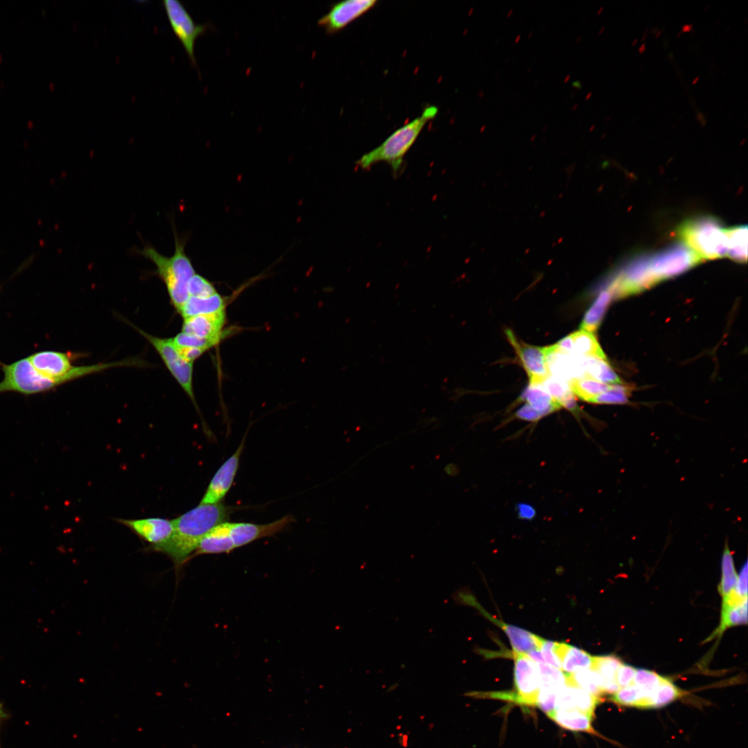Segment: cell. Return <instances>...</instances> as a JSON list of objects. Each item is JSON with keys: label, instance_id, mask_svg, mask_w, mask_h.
Returning a JSON list of instances; mask_svg holds the SVG:
<instances>
[{"label": "cell", "instance_id": "ab89813d", "mask_svg": "<svg viewBox=\"0 0 748 748\" xmlns=\"http://www.w3.org/2000/svg\"><path fill=\"white\" fill-rule=\"evenodd\" d=\"M664 678L665 677L659 675L654 671L644 668H636L632 684L637 686L649 695V693L653 691L664 679Z\"/></svg>", "mask_w": 748, "mask_h": 748}, {"label": "cell", "instance_id": "3957f363", "mask_svg": "<svg viewBox=\"0 0 748 748\" xmlns=\"http://www.w3.org/2000/svg\"><path fill=\"white\" fill-rule=\"evenodd\" d=\"M438 113L436 106L426 107L422 114L392 133L379 146L364 154L357 165L364 170L379 162L389 163L393 172L402 167L404 155L418 138L427 123Z\"/></svg>", "mask_w": 748, "mask_h": 748}, {"label": "cell", "instance_id": "5b68a950", "mask_svg": "<svg viewBox=\"0 0 748 748\" xmlns=\"http://www.w3.org/2000/svg\"><path fill=\"white\" fill-rule=\"evenodd\" d=\"M3 380L0 382V393L17 391L33 394L46 391L69 382L68 378L53 379L39 373L28 359L24 358L9 365H3Z\"/></svg>", "mask_w": 748, "mask_h": 748}, {"label": "cell", "instance_id": "ac0fdd59", "mask_svg": "<svg viewBox=\"0 0 748 748\" xmlns=\"http://www.w3.org/2000/svg\"><path fill=\"white\" fill-rule=\"evenodd\" d=\"M226 322L225 310L184 319L182 332L220 341Z\"/></svg>", "mask_w": 748, "mask_h": 748}, {"label": "cell", "instance_id": "816d5d0a", "mask_svg": "<svg viewBox=\"0 0 748 748\" xmlns=\"http://www.w3.org/2000/svg\"><path fill=\"white\" fill-rule=\"evenodd\" d=\"M6 716H7V714H6L2 704H0V726H1V722L6 719ZM0 748H1V747H0Z\"/></svg>", "mask_w": 748, "mask_h": 748}, {"label": "cell", "instance_id": "2e32d148", "mask_svg": "<svg viewBox=\"0 0 748 748\" xmlns=\"http://www.w3.org/2000/svg\"><path fill=\"white\" fill-rule=\"evenodd\" d=\"M506 335L528 374L530 384H540L549 375L544 348L521 343L509 329L506 330Z\"/></svg>", "mask_w": 748, "mask_h": 748}, {"label": "cell", "instance_id": "680465c9", "mask_svg": "<svg viewBox=\"0 0 748 748\" xmlns=\"http://www.w3.org/2000/svg\"><path fill=\"white\" fill-rule=\"evenodd\" d=\"M668 57H669L670 59H672L673 57V53L672 52L669 53H668Z\"/></svg>", "mask_w": 748, "mask_h": 748}, {"label": "cell", "instance_id": "60d3db41", "mask_svg": "<svg viewBox=\"0 0 748 748\" xmlns=\"http://www.w3.org/2000/svg\"><path fill=\"white\" fill-rule=\"evenodd\" d=\"M175 346L200 348L206 350L217 344L220 341L202 338L192 334L181 332L171 338Z\"/></svg>", "mask_w": 748, "mask_h": 748}, {"label": "cell", "instance_id": "7a4b0ae2", "mask_svg": "<svg viewBox=\"0 0 748 748\" xmlns=\"http://www.w3.org/2000/svg\"><path fill=\"white\" fill-rule=\"evenodd\" d=\"M174 235L175 251L171 256L161 254L150 244L138 252L155 265L154 274L165 284L171 303L179 311L189 298L188 285L195 271L185 251L186 240L180 238L175 229Z\"/></svg>", "mask_w": 748, "mask_h": 748}, {"label": "cell", "instance_id": "603a6c76", "mask_svg": "<svg viewBox=\"0 0 748 748\" xmlns=\"http://www.w3.org/2000/svg\"><path fill=\"white\" fill-rule=\"evenodd\" d=\"M225 305L226 299L217 292L205 298L190 296L178 312L185 319L223 310Z\"/></svg>", "mask_w": 748, "mask_h": 748}, {"label": "cell", "instance_id": "ba28073f", "mask_svg": "<svg viewBox=\"0 0 748 748\" xmlns=\"http://www.w3.org/2000/svg\"><path fill=\"white\" fill-rule=\"evenodd\" d=\"M453 600L459 605L477 609L483 616L500 627L508 636L513 652L527 654L540 650L542 638L515 625L507 624L491 616L477 601L474 595L466 589H459L452 595Z\"/></svg>", "mask_w": 748, "mask_h": 748}, {"label": "cell", "instance_id": "f907efd6", "mask_svg": "<svg viewBox=\"0 0 748 748\" xmlns=\"http://www.w3.org/2000/svg\"><path fill=\"white\" fill-rule=\"evenodd\" d=\"M697 119L700 122V125L704 127L706 124V119L704 114L701 112H697Z\"/></svg>", "mask_w": 748, "mask_h": 748}, {"label": "cell", "instance_id": "e0dca14e", "mask_svg": "<svg viewBox=\"0 0 748 748\" xmlns=\"http://www.w3.org/2000/svg\"><path fill=\"white\" fill-rule=\"evenodd\" d=\"M33 367L42 375L53 379L68 378L69 381L78 378L71 359L66 353L56 351H42L27 357Z\"/></svg>", "mask_w": 748, "mask_h": 748}, {"label": "cell", "instance_id": "d6986e66", "mask_svg": "<svg viewBox=\"0 0 748 748\" xmlns=\"http://www.w3.org/2000/svg\"><path fill=\"white\" fill-rule=\"evenodd\" d=\"M599 702L600 697L577 686L566 684L558 692L555 710L576 709L593 716Z\"/></svg>", "mask_w": 748, "mask_h": 748}, {"label": "cell", "instance_id": "6da1fadb", "mask_svg": "<svg viewBox=\"0 0 748 748\" xmlns=\"http://www.w3.org/2000/svg\"><path fill=\"white\" fill-rule=\"evenodd\" d=\"M235 508L222 503L199 504L172 519L174 531L170 540L155 551L168 555L176 569L192 556L201 539L215 526L227 522Z\"/></svg>", "mask_w": 748, "mask_h": 748}, {"label": "cell", "instance_id": "7bdbcfd3", "mask_svg": "<svg viewBox=\"0 0 748 748\" xmlns=\"http://www.w3.org/2000/svg\"><path fill=\"white\" fill-rule=\"evenodd\" d=\"M558 692L540 689L535 702V706L542 710L547 715L555 710Z\"/></svg>", "mask_w": 748, "mask_h": 748}, {"label": "cell", "instance_id": "74e56055", "mask_svg": "<svg viewBox=\"0 0 748 748\" xmlns=\"http://www.w3.org/2000/svg\"><path fill=\"white\" fill-rule=\"evenodd\" d=\"M630 389L623 384H614L612 387L598 395L592 403L598 404H625L628 400Z\"/></svg>", "mask_w": 748, "mask_h": 748}, {"label": "cell", "instance_id": "44dd1931", "mask_svg": "<svg viewBox=\"0 0 748 748\" xmlns=\"http://www.w3.org/2000/svg\"><path fill=\"white\" fill-rule=\"evenodd\" d=\"M557 652L561 661V670L567 675L592 668L594 656L582 649L558 642Z\"/></svg>", "mask_w": 748, "mask_h": 748}, {"label": "cell", "instance_id": "9c48e42d", "mask_svg": "<svg viewBox=\"0 0 748 748\" xmlns=\"http://www.w3.org/2000/svg\"><path fill=\"white\" fill-rule=\"evenodd\" d=\"M700 261V258L682 242L650 254L651 268L658 283L686 271Z\"/></svg>", "mask_w": 748, "mask_h": 748}, {"label": "cell", "instance_id": "9a60e30c", "mask_svg": "<svg viewBox=\"0 0 748 748\" xmlns=\"http://www.w3.org/2000/svg\"><path fill=\"white\" fill-rule=\"evenodd\" d=\"M294 521L285 515L274 522L258 524L248 522H229L230 535L235 548L245 546L255 540L272 536L285 529Z\"/></svg>", "mask_w": 748, "mask_h": 748}, {"label": "cell", "instance_id": "d4e9b609", "mask_svg": "<svg viewBox=\"0 0 748 748\" xmlns=\"http://www.w3.org/2000/svg\"><path fill=\"white\" fill-rule=\"evenodd\" d=\"M684 692L669 679H664L647 696L641 709H658L682 697Z\"/></svg>", "mask_w": 748, "mask_h": 748}, {"label": "cell", "instance_id": "7dc6e473", "mask_svg": "<svg viewBox=\"0 0 748 748\" xmlns=\"http://www.w3.org/2000/svg\"><path fill=\"white\" fill-rule=\"evenodd\" d=\"M180 356L188 362H193L199 357L206 350L200 348L185 347L175 346Z\"/></svg>", "mask_w": 748, "mask_h": 748}, {"label": "cell", "instance_id": "b9f144b4", "mask_svg": "<svg viewBox=\"0 0 748 748\" xmlns=\"http://www.w3.org/2000/svg\"><path fill=\"white\" fill-rule=\"evenodd\" d=\"M557 645L558 642L543 639L540 651L545 664L561 670V661L557 652Z\"/></svg>", "mask_w": 748, "mask_h": 748}, {"label": "cell", "instance_id": "681fc988", "mask_svg": "<svg viewBox=\"0 0 748 748\" xmlns=\"http://www.w3.org/2000/svg\"><path fill=\"white\" fill-rule=\"evenodd\" d=\"M517 513L519 518L522 519H531L535 515V510L529 504H519L516 507Z\"/></svg>", "mask_w": 748, "mask_h": 748}, {"label": "cell", "instance_id": "7c38bea8", "mask_svg": "<svg viewBox=\"0 0 748 748\" xmlns=\"http://www.w3.org/2000/svg\"><path fill=\"white\" fill-rule=\"evenodd\" d=\"M376 0H346L334 4L317 21L328 34H334L368 11Z\"/></svg>", "mask_w": 748, "mask_h": 748}, {"label": "cell", "instance_id": "d590c367", "mask_svg": "<svg viewBox=\"0 0 748 748\" xmlns=\"http://www.w3.org/2000/svg\"><path fill=\"white\" fill-rule=\"evenodd\" d=\"M540 689L558 692L567 682V674L545 663L537 664Z\"/></svg>", "mask_w": 748, "mask_h": 748}, {"label": "cell", "instance_id": "bcb514c9", "mask_svg": "<svg viewBox=\"0 0 748 748\" xmlns=\"http://www.w3.org/2000/svg\"><path fill=\"white\" fill-rule=\"evenodd\" d=\"M515 416L523 420L533 422L540 420L544 416L526 403L516 411Z\"/></svg>", "mask_w": 748, "mask_h": 748}, {"label": "cell", "instance_id": "4fadbf2b", "mask_svg": "<svg viewBox=\"0 0 748 748\" xmlns=\"http://www.w3.org/2000/svg\"><path fill=\"white\" fill-rule=\"evenodd\" d=\"M116 521L150 544V549L153 551L166 544L174 531L173 521L163 517L117 519Z\"/></svg>", "mask_w": 748, "mask_h": 748}, {"label": "cell", "instance_id": "7402d4cb", "mask_svg": "<svg viewBox=\"0 0 748 748\" xmlns=\"http://www.w3.org/2000/svg\"><path fill=\"white\" fill-rule=\"evenodd\" d=\"M548 716L565 729L598 735L592 726L593 716L578 710H555Z\"/></svg>", "mask_w": 748, "mask_h": 748}, {"label": "cell", "instance_id": "cb8c5ba5", "mask_svg": "<svg viewBox=\"0 0 748 748\" xmlns=\"http://www.w3.org/2000/svg\"><path fill=\"white\" fill-rule=\"evenodd\" d=\"M622 663L621 659L614 655L594 656L591 668L594 669L602 678L604 693L614 694L620 688L615 677Z\"/></svg>", "mask_w": 748, "mask_h": 748}, {"label": "cell", "instance_id": "f35d334b", "mask_svg": "<svg viewBox=\"0 0 748 748\" xmlns=\"http://www.w3.org/2000/svg\"><path fill=\"white\" fill-rule=\"evenodd\" d=\"M189 297L205 298L217 293L213 284L205 277L195 274L188 285Z\"/></svg>", "mask_w": 748, "mask_h": 748}, {"label": "cell", "instance_id": "8fae6325", "mask_svg": "<svg viewBox=\"0 0 748 748\" xmlns=\"http://www.w3.org/2000/svg\"><path fill=\"white\" fill-rule=\"evenodd\" d=\"M134 328L155 348L168 371L195 404L193 389V363L186 361L180 356L171 339L160 338L135 326Z\"/></svg>", "mask_w": 748, "mask_h": 748}, {"label": "cell", "instance_id": "277c9868", "mask_svg": "<svg viewBox=\"0 0 748 748\" xmlns=\"http://www.w3.org/2000/svg\"><path fill=\"white\" fill-rule=\"evenodd\" d=\"M681 242L700 260H714L727 255V229L715 217L704 215L689 219L679 227Z\"/></svg>", "mask_w": 748, "mask_h": 748}, {"label": "cell", "instance_id": "836d02e7", "mask_svg": "<svg viewBox=\"0 0 748 748\" xmlns=\"http://www.w3.org/2000/svg\"><path fill=\"white\" fill-rule=\"evenodd\" d=\"M585 370L587 376L605 384H623L606 359L585 357Z\"/></svg>", "mask_w": 748, "mask_h": 748}, {"label": "cell", "instance_id": "52a82bcc", "mask_svg": "<svg viewBox=\"0 0 748 748\" xmlns=\"http://www.w3.org/2000/svg\"><path fill=\"white\" fill-rule=\"evenodd\" d=\"M512 654L515 661V693H491L490 697L508 700L519 704L534 706L540 690L537 664L526 654L513 652Z\"/></svg>", "mask_w": 748, "mask_h": 748}, {"label": "cell", "instance_id": "30bf717a", "mask_svg": "<svg viewBox=\"0 0 748 748\" xmlns=\"http://www.w3.org/2000/svg\"><path fill=\"white\" fill-rule=\"evenodd\" d=\"M163 6L174 34L181 43L193 65L196 66L195 42L206 32L208 26L196 24L184 5L177 0H164Z\"/></svg>", "mask_w": 748, "mask_h": 748}, {"label": "cell", "instance_id": "484cf974", "mask_svg": "<svg viewBox=\"0 0 748 748\" xmlns=\"http://www.w3.org/2000/svg\"><path fill=\"white\" fill-rule=\"evenodd\" d=\"M531 407L544 416L561 408L560 405L540 385L529 384L520 395Z\"/></svg>", "mask_w": 748, "mask_h": 748}, {"label": "cell", "instance_id": "4316f807", "mask_svg": "<svg viewBox=\"0 0 748 748\" xmlns=\"http://www.w3.org/2000/svg\"><path fill=\"white\" fill-rule=\"evenodd\" d=\"M747 623V598L738 603H722L720 624L711 637L720 635L727 628Z\"/></svg>", "mask_w": 748, "mask_h": 748}, {"label": "cell", "instance_id": "c3c4849f", "mask_svg": "<svg viewBox=\"0 0 748 748\" xmlns=\"http://www.w3.org/2000/svg\"><path fill=\"white\" fill-rule=\"evenodd\" d=\"M555 345L561 352L574 355V347L571 335L564 337Z\"/></svg>", "mask_w": 748, "mask_h": 748}, {"label": "cell", "instance_id": "f1b7e54d", "mask_svg": "<svg viewBox=\"0 0 748 748\" xmlns=\"http://www.w3.org/2000/svg\"><path fill=\"white\" fill-rule=\"evenodd\" d=\"M612 299V296L608 290L602 291L593 305L585 313L580 329L591 333L596 332L604 317Z\"/></svg>", "mask_w": 748, "mask_h": 748}, {"label": "cell", "instance_id": "e575fe53", "mask_svg": "<svg viewBox=\"0 0 748 748\" xmlns=\"http://www.w3.org/2000/svg\"><path fill=\"white\" fill-rule=\"evenodd\" d=\"M574 347V355L596 357L606 359L597 339L591 332L580 330L571 334Z\"/></svg>", "mask_w": 748, "mask_h": 748}, {"label": "cell", "instance_id": "8d00e7d4", "mask_svg": "<svg viewBox=\"0 0 748 748\" xmlns=\"http://www.w3.org/2000/svg\"><path fill=\"white\" fill-rule=\"evenodd\" d=\"M647 693L634 684L621 687L612 696V700L621 706L641 709Z\"/></svg>", "mask_w": 748, "mask_h": 748}, {"label": "cell", "instance_id": "83f0119b", "mask_svg": "<svg viewBox=\"0 0 748 748\" xmlns=\"http://www.w3.org/2000/svg\"><path fill=\"white\" fill-rule=\"evenodd\" d=\"M560 407L573 411L576 409V402L569 383L551 375H549L540 384Z\"/></svg>", "mask_w": 748, "mask_h": 748}, {"label": "cell", "instance_id": "f6af8a7d", "mask_svg": "<svg viewBox=\"0 0 748 748\" xmlns=\"http://www.w3.org/2000/svg\"><path fill=\"white\" fill-rule=\"evenodd\" d=\"M636 668L622 663L616 673L615 679L620 688L632 684Z\"/></svg>", "mask_w": 748, "mask_h": 748}, {"label": "cell", "instance_id": "8992f818", "mask_svg": "<svg viewBox=\"0 0 748 748\" xmlns=\"http://www.w3.org/2000/svg\"><path fill=\"white\" fill-rule=\"evenodd\" d=\"M658 283L650 265V253L632 257L612 279L609 289L612 298H622L640 292Z\"/></svg>", "mask_w": 748, "mask_h": 748}, {"label": "cell", "instance_id": "11a10c76", "mask_svg": "<svg viewBox=\"0 0 748 748\" xmlns=\"http://www.w3.org/2000/svg\"><path fill=\"white\" fill-rule=\"evenodd\" d=\"M645 50V44H641V46L639 48V53L641 54V53H643L644 52Z\"/></svg>", "mask_w": 748, "mask_h": 748}, {"label": "cell", "instance_id": "91938a15", "mask_svg": "<svg viewBox=\"0 0 748 748\" xmlns=\"http://www.w3.org/2000/svg\"><path fill=\"white\" fill-rule=\"evenodd\" d=\"M661 30L657 33V35H655V37H658L661 35Z\"/></svg>", "mask_w": 748, "mask_h": 748}, {"label": "cell", "instance_id": "f5cc1de1", "mask_svg": "<svg viewBox=\"0 0 748 748\" xmlns=\"http://www.w3.org/2000/svg\"><path fill=\"white\" fill-rule=\"evenodd\" d=\"M692 27H693V24H684V26H682V31H684V32H688V31H690L691 30H692Z\"/></svg>", "mask_w": 748, "mask_h": 748}, {"label": "cell", "instance_id": "9f6ffc18", "mask_svg": "<svg viewBox=\"0 0 748 748\" xmlns=\"http://www.w3.org/2000/svg\"><path fill=\"white\" fill-rule=\"evenodd\" d=\"M699 78H700V77H696V78H695V79H694V80H693V82H692V84H695V83H696V82L699 80Z\"/></svg>", "mask_w": 748, "mask_h": 748}, {"label": "cell", "instance_id": "1f68e13d", "mask_svg": "<svg viewBox=\"0 0 748 748\" xmlns=\"http://www.w3.org/2000/svg\"><path fill=\"white\" fill-rule=\"evenodd\" d=\"M721 579L719 592L722 600L730 596L734 591L738 574L736 573L733 558L727 544H725L721 560Z\"/></svg>", "mask_w": 748, "mask_h": 748}, {"label": "cell", "instance_id": "ee69618b", "mask_svg": "<svg viewBox=\"0 0 748 748\" xmlns=\"http://www.w3.org/2000/svg\"><path fill=\"white\" fill-rule=\"evenodd\" d=\"M729 597L742 600L747 598V563L745 562L740 573L733 593ZM728 597V598H729Z\"/></svg>", "mask_w": 748, "mask_h": 748}, {"label": "cell", "instance_id": "6f0895ef", "mask_svg": "<svg viewBox=\"0 0 748 748\" xmlns=\"http://www.w3.org/2000/svg\"><path fill=\"white\" fill-rule=\"evenodd\" d=\"M637 41H638V39H637V38H635V39H634V40L633 41V42L632 43V46H634V44H636V43L637 42Z\"/></svg>", "mask_w": 748, "mask_h": 748}, {"label": "cell", "instance_id": "db71d44e", "mask_svg": "<svg viewBox=\"0 0 748 748\" xmlns=\"http://www.w3.org/2000/svg\"><path fill=\"white\" fill-rule=\"evenodd\" d=\"M572 85L578 89L581 88V82L579 80L572 82Z\"/></svg>", "mask_w": 748, "mask_h": 748}, {"label": "cell", "instance_id": "4dcf8cb0", "mask_svg": "<svg viewBox=\"0 0 748 748\" xmlns=\"http://www.w3.org/2000/svg\"><path fill=\"white\" fill-rule=\"evenodd\" d=\"M567 684L577 686L598 697L604 693L602 678L593 668L583 669L567 675Z\"/></svg>", "mask_w": 748, "mask_h": 748}, {"label": "cell", "instance_id": "5bb4252c", "mask_svg": "<svg viewBox=\"0 0 748 748\" xmlns=\"http://www.w3.org/2000/svg\"><path fill=\"white\" fill-rule=\"evenodd\" d=\"M242 438L235 452L226 459L215 473L199 504H215L220 503L230 490L236 473L246 440Z\"/></svg>", "mask_w": 748, "mask_h": 748}, {"label": "cell", "instance_id": "d6a6232c", "mask_svg": "<svg viewBox=\"0 0 748 748\" xmlns=\"http://www.w3.org/2000/svg\"><path fill=\"white\" fill-rule=\"evenodd\" d=\"M569 385L573 394L589 402H592L595 398L612 387L611 384L601 382L589 376L573 379L569 382Z\"/></svg>", "mask_w": 748, "mask_h": 748}, {"label": "cell", "instance_id": "f546056e", "mask_svg": "<svg viewBox=\"0 0 748 748\" xmlns=\"http://www.w3.org/2000/svg\"><path fill=\"white\" fill-rule=\"evenodd\" d=\"M728 238L727 255L731 259L738 262H745L747 260V227L737 226L727 229Z\"/></svg>", "mask_w": 748, "mask_h": 748}, {"label": "cell", "instance_id": "ffe728a7", "mask_svg": "<svg viewBox=\"0 0 748 748\" xmlns=\"http://www.w3.org/2000/svg\"><path fill=\"white\" fill-rule=\"evenodd\" d=\"M230 531L229 522H222L211 529L199 541L192 558L199 555L229 553L235 549Z\"/></svg>", "mask_w": 748, "mask_h": 748}]
</instances>
